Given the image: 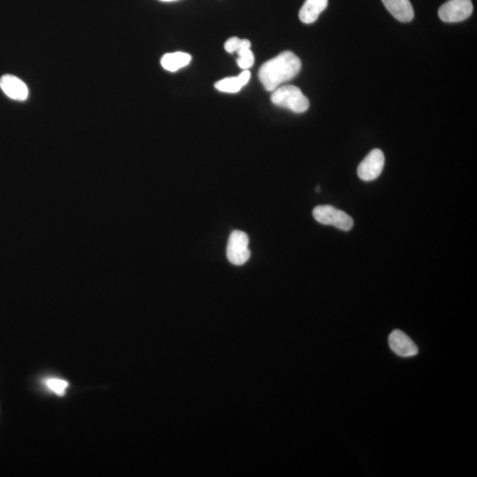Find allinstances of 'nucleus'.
<instances>
[{
	"label": "nucleus",
	"instance_id": "nucleus-1",
	"mask_svg": "<svg viewBox=\"0 0 477 477\" xmlns=\"http://www.w3.org/2000/svg\"><path fill=\"white\" fill-rule=\"evenodd\" d=\"M301 68V61L296 54L284 52L265 62L258 72V77L265 90L274 91L296 77Z\"/></svg>",
	"mask_w": 477,
	"mask_h": 477
},
{
	"label": "nucleus",
	"instance_id": "nucleus-2",
	"mask_svg": "<svg viewBox=\"0 0 477 477\" xmlns=\"http://www.w3.org/2000/svg\"><path fill=\"white\" fill-rule=\"evenodd\" d=\"M271 100L277 107L289 109L296 114H302L309 107L308 98L298 87L293 85L279 87L273 91Z\"/></svg>",
	"mask_w": 477,
	"mask_h": 477
},
{
	"label": "nucleus",
	"instance_id": "nucleus-3",
	"mask_svg": "<svg viewBox=\"0 0 477 477\" xmlns=\"http://www.w3.org/2000/svg\"><path fill=\"white\" fill-rule=\"evenodd\" d=\"M313 216L320 224L333 225L341 230H351L354 220L343 210L331 205H319L313 210Z\"/></svg>",
	"mask_w": 477,
	"mask_h": 477
},
{
	"label": "nucleus",
	"instance_id": "nucleus-4",
	"mask_svg": "<svg viewBox=\"0 0 477 477\" xmlns=\"http://www.w3.org/2000/svg\"><path fill=\"white\" fill-rule=\"evenodd\" d=\"M249 242V236L246 232L239 230L232 232L227 247V256L231 264L240 267L249 261L251 256Z\"/></svg>",
	"mask_w": 477,
	"mask_h": 477
},
{
	"label": "nucleus",
	"instance_id": "nucleus-5",
	"mask_svg": "<svg viewBox=\"0 0 477 477\" xmlns=\"http://www.w3.org/2000/svg\"><path fill=\"white\" fill-rule=\"evenodd\" d=\"M473 13L471 0H449L440 6L439 16L447 23L467 20Z\"/></svg>",
	"mask_w": 477,
	"mask_h": 477
},
{
	"label": "nucleus",
	"instance_id": "nucleus-6",
	"mask_svg": "<svg viewBox=\"0 0 477 477\" xmlns=\"http://www.w3.org/2000/svg\"><path fill=\"white\" fill-rule=\"evenodd\" d=\"M384 166L385 155L383 151L375 149L360 162L358 169V176L360 180L364 181L376 180L383 172Z\"/></svg>",
	"mask_w": 477,
	"mask_h": 477
},
{
	"label": "nucleus",
	"instance_id": "nucleus-7",
	"mask_svg": "<svg viewBox=\"0 0 477 477\" xmlns=\"http://www.w3.org/2000/svg\"><path fill=\"white\" fill-rule=\"evenodd\" d=\"M388 342L392 350L402 358H412L418 354L417 345L402 331H393L390 334Z\"/></svg>",
	"mask_w": 477,
	"mask_h": 477
},
{
	"label": "nucleus",
	"instance_id": "nucleus-8",
	"mask_svg": "<svg viewBox=\"0 0 477 477\" xmlns=\"http://www.w3.org/2000/svg\"><path fill=\"white\" fill-rule=\"evenodd\" d=\"M0 88L11 100L25 101L28 97L26 83L12 75H3L0 78Z\"/></svg>",
	"mask_w": 477,
	"mask_h": 477
},
{
	"label": "nucleus",
	"instance_id": "nucleus-9",
	"mask_svg": "<svg viewBox=\"0 0 477 477\" xmlns=\"http://www.w3.org/2000/svg\"><path fill=\"white\" fill-rule=\"evenodd\" d=\"M382 2L396 20L409 23L414 19V9L409 0H382Z\"/></svg>",
	"mask_w": 477,
	"mask_h": 477
},
{
	"label": "nucleus",
	"instance_id": "nucleus-10",
	"mask_svg": "<svg viewBox=\"0 0 477 477\" xmlns=\"http://www.w3.org/2000/svg\"><path fill=\"white\" fill-rule=\"evenodd\" d=\"M328 0H306L299 12V18L305 24L315 23L320 14L326 10Z\"/></svg>",
	"mask_w": 477,
	"mask_h": 477
},
{
	"label": "nucleus",
	"instance_id": "nucleus-11",
	"mask_svg": "<svg viewBox=\"0 0 477 477\" xmlns=\"http://www.w3.org/2000/svg\"><path fill=\"white\" fill-rule=\"evenodd\" d=\"M250 80V72L244 70L242 74L236 77H228L215 83V88L221 92L237 93L244 86L249 83Z\"/></svg>",
	"mask_w": 477,
	"mask_h": 477
},
{
	"label": "nucleus",
	"instance_id": "nucleus-12",
	"mask_svg": "<svg viewBox=\"0 0 477 477\" xmlns=\"http://www.w3.org/2000/svg\"><path fill=\"white\" fill-rule=\"evenodd\" d=\"M191 55L186 53H167L163 56L161 65L167 71L176 72L191 63Z\"/></svg>",
	"mask_w": 477,
	"mask_h": 477
},
{
	"label": "nucleus",
	"instance_id": "nucleus-13",
	"mask_svg": "<svg viewBox=\"0 0 477 477\" xmlns=\"http://www.w3.org/2000/svg\"><path fill=\"white\" fill-rule=\"evenodd\" d=\"M251 43L247 39H242V43L236 53H237V64L243 70L252 67L254 63V57L252 50H250Z\"/></svg>",
	"mask_w": 477,
	"mask_h": 477
},
{
	"label": "nucleus",
	"instance_id": "nucleus-14",
	"mask_svg": "<svg viewBox=\"0 0 477 477\" xmlns=\"http://www.w3.org/2000/svg\"><path fill=\"white\" fill-rule=\"evenodd\" d=\"M45 385L50 391L56 393V395L59 396L65 395V391H67V388L69 385L68 381L56 377L47 378Z\"/></svg>",
	"mask_w": 477,
	"mask_h": 477
},
{
	"label": "nucleus",
	"instance_id": "nucleus-15",
	"mask_svg": "<svg viewBox=\"0 0 477 477\" xmlns=\"http://www.w3.org/2000/svg\"><path fill=\"white\" fill-rule=\"evenodd\" d=\"M240 43H242V39L238 38H231L227 40L225 43V49L229 53H236V50H238Z\"/></svg>",
	"mask_w": 477,
	"mask_h": 477
},
{
	"label": "nucleus",
	"instance_id": "nucleus-16",
	"mask_svg": "<svg viewBox=\"0 0 477 477\" xmlns=\"http://www.w3.org/2000/svg\"><path fill=\"white\" fill-rule=\"evenodd\" d=\"M161 1H164V2H173V1H176V0H161Z\"/></svg>",
	"mask_w": 477,
	"mask_h": 477
}]
</instances>
